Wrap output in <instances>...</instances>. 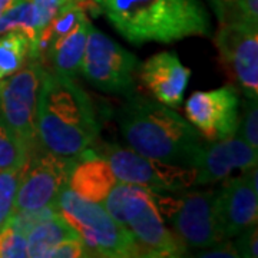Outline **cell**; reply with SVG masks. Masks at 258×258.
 <instances>
[{"label": "cell", "instance_id": "4", "mask_svg": "<svg viewBox=\"0 0 258 258\" xmlns=\"http://www.w3.org/2000/svg\"><path fill=\"white\" fill-rule=\"evenodd\" d=\"M103 208L123 227L135 244L138 257H182L186 247L171 230L155 204V192L139 185L116 182L105 197Z\"/></svg>", "mask_w": 258, "mask_h": 258}, {"label": "cell", "instance_id": "24", "mask_svg": "<svg viewBox=\"0 0 258 258\" xmlns=\"http://www.w3.org/2000/svg\"><path fill=\"white\" fill-rule=\"evenodd\" d=\"M0 257L26 258L28 257V241L26 237L13 230L8 222L0 227Z\"/></svg>", "mask_w": 258, "mask_h": 258}, {"label": "cell", "instance_id": "23", "mask_svg": "<svg viewBox=\"0 0 258 258\" xmlns=\"http://www.w3.org/2000/svg\"><path fill=\"white\" fill-rule=\"evenodd\" d=\"M22 169L0 171V227L13 211L15 195L18 191Z\"/></svg>", "mask_w": 258, "mask_h": 258}, {"label": "cell", "instance_id": "17", "mask_svg": "<svg viewBox=\"0 0 258 258\" xmlns=\"http://www.w3.org/2000/svg\"><path fill=\"white\" fill-rule=\"evenodd\" d=\"M91 25L92 23L88 20V18H85L71 32L57 39L52 45L45 56V60L52 63L53 72L69 78L78 76L81 72V63Z\"/></svg>", "mask_w": 258, "mask_h": 258}, {"label": "cell", "instance_id": "29", "mask_svg": "<svg viewBox=\"0 0 258 258\" xmlns=\"http://www.w3.org/2000/svg\"><path fill=\"white\" fill-rule=\"evenodd\" d=\"M197 257L205 258H238V252L234 247V242L228 241H221L220 244L214 245L211 248H205L203 252L197 254Z\"/></svg>", "mask_w": 258, "mask_h": 258}, {"label": "cell", "instance_id": "21", "mask_svg": "<svg viewBox=\"0 0 258 258\" xmlns=\"http://www.w3.org/2000/svg\"><path fill=\"white\" fill-rule=\"evenodd\" d=\"M30 155L26 144L18 138L0 118V171L23 169Z\"/></svg>", "mask_w": 258, "mask_h": 258}, {"label": "cell", "instance_id": "25", "mask_svg": "<svg viewBox=\"0 0 258 258\" xmlns=\"http://www.w3.org/2000/svg\"><path fill=\"white\" fill-rule=\"evenodd\" d=\"M237 132L249 147L258 149V111L257 99H248L244 103L242 115L238 118Z\"/></svg>", "mask_w": 258, "mask_h": 258}, {"label": "cell", "instance_id": "16", "mask_svg": "<svg viewBox=\"0 0 258 258\" xmlns=\"http://www.w3.org/2000/svg\"><path fill=\"white\" fill-rule=\"evenodd\" d=\"M116 182L109 164L95 151L86 149L72 158L68 186L79 197L101 204Z\"/></svg>", "mask_w": 258, "mask_h": 258}, {"label": "cell", "instance_id": "8", "mask_svg": "<svg viewBox=\"0 0 258 258\" xmlns=\"http://www.w3.org/2000/svg\"><path fill=\"white\" fill-rule=\"evenodd\" d=\"M138 57L91 25L81 72L103 92L131 95L138 72Z\"/></svg>", "mask_w": 258, "mask_h": 258}, {"label": "cell", "instance_id": "26", "mask_svg": "<svg viewBox=\"0 0 258 258\" xmlns=\"http://www.w3.org/2000/svg\"><path fill=\"white\" fill-rule=\"evenodd\" d=\"M68 2L69 0H32L39 35L42 33L43 29L46 28L47 23L59 12V9Z\"/></svg>", "mask_w": 258, "mask_h": 258}, {"label": "cell", "instance_id": "31", "mask_svg": "<svg viewBox=\"0 0 258 258\" xmlns=\"http://www.w3.org/2000/svg\"><path fill=\"white\" fill-rule=\"evenodd\" d=\"M19 0H0V18H2V15L6 12V10L12 8L15 3H18Z\"/></svg>", "mask_w": 258, "mask_h": 258}, {"label": "cell", "instance_id": "28", "mask_svg": "<svg viewBox=\"0 0 258 258\" xmlns=\"http://www.w3.org/2000/svg\"><path fill=\"white\" fill-rule=\"evenodd\" d=\"M86 257V251L81 238H68L56 244L47 252L46 258H79Z\"/></svg>", "mask_w": 258, "mask_h": 258}, {"label": "cell", "instance_id": "5", "mask_svg": "<svg viewBox=\"0 0 258 258\" xmlns=\"http://www.w3.org/2000/svg\"><path fill=\"white\" fill-rule=\"evenodd\" d=\"M55 207L78 232L86 257H138L131 235L99 203L88 201L64 186L57 195Z\"/></svg>", "mask_w": 258, "mask_h": 258}, {"label": "cell", "instance_id": "12", "mask_svg": "<svg viewBox=\"0 0 258 258\" xmlns=\"http://www.w3.org/2000/svg\"><path fill=\"white\" fill-rule=\"evenodd\" d=\"M192 126L208 141L235 137L240 118V93L231 83L208 92H195L185 103Z\"/></svg>", "mask_w": 258, "mask_h": 258}, {"label": "cell", "instance_id": "30", "mask_svg": "<svg viewBox=\"0 0 258 258\" xmlns=\"http://www.w3.org/2000/svg\"><path fill=\"white\" fill-rule=\"evenodd\" d=\"M235 0H210V3L212 5V8L217 13V18L220 19L224 15V12L230 8L231 5L234 3Z\"/></svg>", "mask_w": 258, "mask_h": 258}, {"label": "cell", "instance_id": "32", "mask_svg": "<svg viewBox=\"0 0 258 258\" xmlns=\"http://www.w3.org/2000/svg\"><path fill=\"white\" fill-rule=\"evenodd\" d=\"M76 2H81V3H83V2H88V0H76Z\"/></svg>", "mask_w": 258, "mask_h": 258}, {"label": "cell", "instance_id": "20", "mask_svg": "<svg viewBox=\"0 0 258 258\" xmlns=\"http://www.w3.org/2000/svg\"><path fill=\"white\" fill-rule=\"evenodd\" d=\"M10 30H20L30 39L32 46L39 37L36 18L32 0H19L12 8L6 10L0 18V35L10 32ZM32 49V47H30Z\"/></svg>", "mask_w": 258, "mask_h": 258}, {"label": "cell", "instance_id": "27", "mask_svg": "<svg viewBox=\"0 0 258 258\" xmlns=\"http://www.w3.org/2000/svg\"><path fill=\"white\" fill-rule=\"evenodd\" d=\"M234 247L240 257L257 258L258 257V231L257 224L244 230L237 235L234 241Z\"/></svg>", "mask_w": 258, "mask_h": 258}, {"label": "cell", "instance_id": "7", "mask_svg": "<svg viewBox=\"0 0 258 258\" xmlns=\"http://www.w3.org/2000/svg\"><path fill=\"white\" fill-rule=\"evenodd\" d=\"M95 152L109 164L119 182L139 185L154 192H179L197 185L195 168L142 157L118 144H103Z\"/></svg>", "mask_w": 258, "mask_h": 258}, {"label": "cell", "instance_id": "6", "mask_svg": "<svg viewBox=\"0 0 258 258\" xmlns=\"http://www.w3.org/2000/svg\"><path fill=\"white\" fill-rule=\"evenodd\" d=\"M179 197L155 192V204L161 217L171 224L174 234L186 248H211L227 240L222 235L214 191H179Z\"/></svg>", "mask_w": 258, "mask_h": 258}, {"label": "cell", "instance_id": "1", "mask_svg": "<svg viewBox=\"0 0 258 258\" xmlns=\"http://www.w3.org/2000/svg\"><path fill=\"white\" fill-rule=\"evenodd\" d=\"M39 145L60 158H75L99 137V123L88 93L74 78L45 69L36 111Z\"/></svg>", "mask_w": 258, "mask_h": 258}, {"label": "cell", "instance_id": "2", "mask_svg": "<svg viewBox=\"0 0 258 258\" xmlns=\"http://www.w3.org/2000/svg\"><path fill=\"white\" fill-rule=\"evenodd\" d=\"M112 28L128 42L172 43L185 37L208 36V13L200 0H92Z\"/></svg>", "mask_w": 258, "mask_h": 258}, {"label": "cell", "instance_id": "14", "mask_svg": "<svg viewBox=\"0 0 258 258\" xmlns=\"http://www.w3.org/2000/svg\"><path fill=\"white\" fill-rule=\"evenodd\" d=\"M257 152L258 149L235 137L203 145L194 165L197 171V185L220 182L224 178L231 176L235 169L244 172L255 168Z\"/></svg>", "mask_w": 258, "mask_h": 258}, {"label": "cell", "instance_id": "13", "mask_svg": "<svg viewBox=\"0 0 258 258\" xmlns=\"http://www.w3.org/2000/svg\"><path fill=\"white\" fill-rule=\"evenodd\" d=\"M215 194L217 220L225 238L237 237L240 232L258 221L257 166L244 171L238 176H227Z\"/></svg>", "mask_w": 258, "mask_h": 258}, {"label": "cell", "instance_id": "10", "mask_svg": "<svg viewBox=\"0 0 258 258\" xmlns=\"http://www.w3.org/2000/svg\"><path fill=\"white\" fill-rule=\"evenodd\" d=\"M214 42L231 83L247 99H257L258 26L238 22L220 23Z\"/></svg>", "mask_w": 258, "mask_h": 258}, {"label": "cell", "instance_id": "3", "mask_svg": "<svg viewBox=\"0 0 258 258\" xmlns=\"http://www.w3.org/2000/svg\"><path fill=\"white\" fill-rule=\"evenodd\" d=\"M120 132L135 152L194 168L203 148L200 132L164 103L131 95L119 111Z\"/></svg>", "mask_w": 258, "mask_h": 258}, {"label": "cell", "instance_id": "18", "mask_svg": "<svg viewBox=\"0 0 258 258\" xmlns=\"http://www.w3.org/2000/svg\"><path fill=\"white\" fill-rule=\"evenodd\" d=\"M68 238H79L78 232L64 221V218L56 212L46 221L37 224L26 235L28 241V257L45 258L47 252L56 244Z\"/></svg>", "mask_w": 258, "mask_h": 258}, {"label": "cell", "instance_id": "22", "mask_svg": "<svg viewBox=\"0 0 258 258\" xmlns=\"http://www.w3.org/2000/svg\"><path fill=\"white\" fill-rule=\"evenodd\" d=\"M57 210L55 205L45 207L40 210H33V211H12L9 218L5 222H8L13 230H16L22 235H28L30 230H33L37 224L46 221L52 215H55Z\"/></svg>", "mask_w": 258, "mask_h": 258}, {"label": "cell", "instance_id": "11", "mask_svg": "<svg viewBox=\"0 0 258 258\" xmlns=\"http://www.w3.org/2000/svg\"><path fill=\"white\" fill-rule=\"evenodd\" d=\"M71 162L72 158L56 157L42 147L35 148L22 169L13 211H33L55 205L57 195L68 186Z\"/></svg>", "mask_w": 258, "mask_h": 258}, {"label": "cell", "instance_id": "15", "mask_svg": "<svg viewBox=\"0 0 258 258\" xmlns=\"http://www.w3.org/2000/svg\"><path fill=\"white\" fill-rule=\"evenodd\" d=\"M142 83L161 103L178 108L182 102L191 71L181 63L175 52H161L138 68Z\"/></svg>", "mask_w": 258, "mask_h": 258}, {"label": "cell", "instance_id": "19", "mask_svg": "<svg viewBox=\"0 0 258 258\" xmlns=\"http://www.w3.org/2000/svg\"><path fill=\"white\" fill-rule=\"evenodd\" d=\"M30 39L20 30L0 35V81L20 71L30 55Z\"/></svg>", "mask_w": 258, "mask_h": 258}, {"label": "cell", "instance_id": "9", "mask_svg": "<svg viewBox=\"0 0 258 258\" xmlns=\"http://www.w3.org/2000/svg\"><path fill=\"white\" fill-rule=\"evenodd\" d=\"M43 72V63L29 57L23 69L0 81V118L26 144L30 152L40 147L36 134V111Z\"/></svg>", "mask_w": 258, "mask_h": 258}]
</instances>
